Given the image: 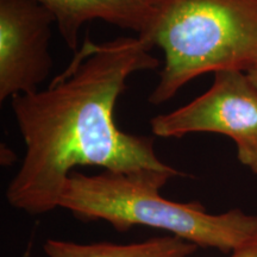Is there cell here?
Wrapping results in <instances>:
<instances>
[{"label": "cell", "mask_w": 257, "mask_h": 257, "mask_svg": "<svg viewBox=\"0 0 257 257\" xmlns=\"http://www.w3.org/2000/svg\"><path fill=\"white\" fill-rule=\"evenodd\" d=\"M159 66L140 37L102 43L87 37L48 88L14 96L11 107L25 155L6 189L9 204L29 214L55 210L79 166L115 173L176 170L157 156L153 137L124 133L114 121L128 78Z\"/></svg>", "instance_id": "cell-1"}, {"label": "cell", "mask_w": 257, "mask_h": 257, "mask_svg": "<svg viewBox=\"0 0 257 257\" xmlns=\"http://www.w3.org/2000/svg\"><path fill=\"white\" fill-rule=\"evenodd\" d=\"M173 172L144 169L131 173L74 172L67 179L60 207L83 221L105 220L118 232L134 226L165 230L198 248L232 252L257 233V216L239 208L211 214L197 201L176 202L161 195Z\"/></svg>", "instance_id": "cell-2"}, {"label": "cell", "mask_w": 257, "mask_h": 257, "mask_svg": "<svg viewBox=\"0 0 257 257\" xmlns=\"http://www.w3.org/2000/svg\"><path fill=\"white\" fill-rule=\"evenodd\" d=\"M141 40L165 63L148 101L162 105L207 73L257 67V0H159Z\"/></svg>", "instance_id": "cell-3"}, {"label": "cell", "mask_w": 257, "mask_h": 257, "mask_svg": "<svg viewBox=\"0 0 257 257\" xmlns=\"http://www.w3.org/2000/svg\"><path fill=\"white\" fill-rule=\"evenodd\" d=\"M150 127L162 138L195 133L227 136L236 144L239 162L257 175V88L245 72L214 73L206 92L182 107L152 118Z\"/></svg>", "instance_id": "cell-4"}, {"label": "cell", "mask_w": 257, "mask_h": 257, "mask_svg": "<svg viewBox=\"0 0 257 257\" xmlns=\"http://www.w3.org/2000/svg\"><path fill=\"white\" fill-rule=\"evenodd\" d=\"M54 15L36 0H0V101L38 91L53 67Z\"/></svg>", "instance_id": "cell-5"}, {"label": "cell", "mask_w": 257, "mask_h": 257, "mask_svg": "<svg viewBox=\"0 0 257 257\" xmlns=\"http://www.w3.org/2000/svg\"><path fill=\"white\" fill-rule=\"evenodd\" d=\"M49 10L64 43L79 50L80 31L88 22L104 21L143 36L152 24L159 0H36Z\"/></svg>", "instance_id": "cell-6"}, {"label": "cell", "mask_w": 257, "mask_h": 257, "mask_svg": "<svg viewBox=\"0 0 257 257\" xmlns=\"http://www.w3.org/2000/svg\"><path fill=\"white\" fill-rule=\"evenodd\" d=\"M43 250L48 257H189L198 246L170 234L131 244H79L48 239Z\"/></svg>", "instance_id": "cell-7"}, {"label": "cell", "mask_w": 257, "mask_h": 257, "mask_svg": "<svg viewBox=\"0 0 257 257\" xmlns=\"http://www.w3.org/2000/svg\"><path fill=\"white\" fill-rule=\"evenodd\" d=\"M231 257H257V233L234 249Z\"/></svg>", "instance_id": "cell-8"}, {"label": "cell", "mask_w": 257, "mask_h": 257, "mask_svg": "<svg viewBox=\"0 0 257 257\" xmlns=\"http://www.w3.org/2000/svg\"><path fill=\"white\" fill-rule=\"evenodd\" d=\"M10 156L16 157V155L14 153H12V150L10 149V148L3 147L2 148V165L3 166H10L12 162H14L15 160L10 159Z\"/></svg>", "instance_id": "cell-9"}, {"label": "cell", "mask_w": 257, "mask_h": 257, "mask_svg": "<svg viewBox=\"0 0 257 257\" xmlns=\"http://www.w3.org/2000/svg\"><path fill=\"white\" fill-rule=\"evenodd\" d=\"M246 74H248L249 79L251 80V82L255 85V87L257 88V67L251 70H249V72H246Z\"/></svg>", "instance_id": "cell-10"}]
</instances>
